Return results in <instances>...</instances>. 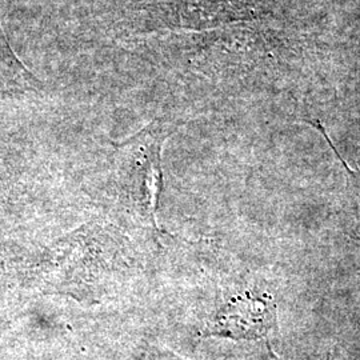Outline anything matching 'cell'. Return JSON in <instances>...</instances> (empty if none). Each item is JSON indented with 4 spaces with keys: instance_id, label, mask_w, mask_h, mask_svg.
<instances>
[{
    "instance_id": "4",
    "label": "cell",
    "mask_w": 360,
    "mask_h": 360,
    "mask_svg": "<svg viewBox=\"0 0 360 360\" xmlns=\"http://www.w3.org/2000/svg\"><path fill=\"white\" fill-rule=\"evenodd\" d=\"M141 360H186L180 358L175 352L165 348L150 346L143 351Z\"/></svg>"
},
{
    "instance_id": "1",
    "label": "cell",
    "mask_w": 360,
    "mask_h": 360,
    "mask_svg": "<svg viewBox=\"0 0 360 360\" xmlns=\"http://www.w3.org/2000/svg\"><path fill=\"white\" fill-rule=\"evenodd\" d=\"M168 135V123L158 120L116 144V174L123 200L141 221L158 232L156 215L163 190L162 146Z\"/></svg>"
},
{
    "instance_id": "3",
    "label": "cell",
    "mask_w": 360,
    "mask_h": 360,
    "mask_svg": "<svg viewBox=\"0 0 360 360\" xmlns=\"http://www.w3.org/2000/svg\"><path fill=\"white\" fill-rule=\"evenodd\" d=\"M312 127L321 131L327 144L333 148L338 160L340 162L345 176H346V187L342 196V208H340V217H342V227L351 239H355L360 242V168L349 166L345 158L339 154L334 143L331 141L330 135L324 129L319 120H309Z\"/></svg>"
},
{
    "instance_id": "5",
    "label": "cell",
    "mask_w": 360,
    "mask_h": 360,
    "mask_svg": "<svg viewBox=\"0 0 360 360\" xmlns=\"http://www.w3.org/2000/svg\"><path fill=\"white\" fill-rule=\"evenodd\" d=\"M270 354L271 356L274 358V360H279L278 358H276V356H275V355H274V351H272V349H270ZM327 360H333V354H331V352L327 355Z\"/></svg>"
},
{
    "instance_id": "2",
    "label": "cell",
    "mask_w": 360,
    "mask_h": 360,
    "mask_svg": "<svg viewBox=\"0 0 360 360\" xmlns=\"http://www.w3.org/2000/svg\"><path fill=\"white\" fill-rule=\"evenodd\" d=\"M279 333L278 306L274 296L257 290H247L226 300L202 330V336L232 340H266Z\"/></svg>"
}]
</instances>
